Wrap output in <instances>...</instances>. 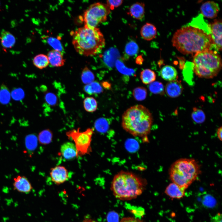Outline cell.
<instances>
[{"mask_svg":"<svg viewBox=\"0 0 222 222\" xmlns=\"http://www.w3.org/2000/svg\"><path fill=\"white\" fill-rule=\"evenodd\" d=\"M10 94L7 88L2 84L0 89V102L3 104L8 103L10 101Z\"/></svg>","mask_w":222,"mask_h":222,"instance_id":"cell-35","label":"cell"},{"mask_svg":"<svg viewBox=\"0 0 222 222\" xmlns=\"http://www.w3.org/2000/svg\"><path fill=\"white\" fill-rule=\"evenodd\" d=\"M143 61V59L141 56H139L137 58L136 62L137 64H142Z\"/></svg>","mask_w":222,"mask_h":222,"instance_id":"cell-45","label":"cell"},{"mask_svg":"<svg viewBox=\"0 0 222 222\" xmlns=\"http://www.w3.org/2000/svg\"><path fill=\"white\" fill-rule=\"evenodd\" d=\"M84 109L88 112H93L96 110L97 103L96 99L92 97L85 98L83 101Z\"/></svg>","mask_w":222,"mask_h":222,"instance_id":"cell-27","label":"cell"},{"mask_svg":"<svg viewBox=\"0 0 222 222\" xmlns=\"http://www.w3.org/2000/svg\"><path fill=\"white\" fill-rule=\"evenodd\" d=\"M222 214L218 212L212 216L211 219V222H222Z\"/></svg>","mask_w":222,"mask_h":222,"instance_id":"cell-43","label":"cell"},{"mask_svg":"<svg viewBox=\"0 0 222 222\" xmlns=\"http://www.w3.org/2000/svg\"><path fill=\"white\" fill-rule=\"evenodd\" d=\"M203 203L204 205L209 208L212 207L216 203L214 198L210 195L205 197Z\"/></svg>","mask_w":222,"mask_h":222,"instance_id":"cell-41","label":"cell"},{"mask_svg":"<svg viewBox=\"0 0 222 222\" xmlns=\"http://www.w3.org/2000/svg\"><path fill=\"white\" fill-rule=\"evenodd\" d=\"M141 35L145 40L150 41L155 38L157 34V29L153 24L147 23L141 28Z\"/></svg>","mask_w":222,"mask_h":222,"instance_id":"cell-18","label":"cell"},{"mask_svg":"<svg viewBox=\"0 0 222 222\" xmlns=\"http://www.w3.org/2000/svg\"><path fill=\"white\" fill-rule=\"evenodd\" d=\"M50 174L51 181L56 185L64 183L69 178L68 170L63 166H58L51 168Z\"/></svg>","mask_w":222,"mask_h":222,"instance_id":"cell-10","label":"cell"},{"mask_svg":"<svg viewBox=\"0 0 222 222\" xmlns=\"http://www.w3.org/2000/svg\"><path fill=\"white\" fill-rule=\"evenodd\" d=\"M123 1L121 0H107L106 4L110 10H112L120 6L122 4Z\"/></svg>","mask_w":222,"mask_h":222,"instance_id":"cell-40","label":"cell"},{"mask_svg":"<svg viewBox=\"0 0 222 222\" xmlns=\"http://www.w3.org/2000/svg\"><path fill=\"white\" fill-rule=\"evenodd\" d=\"M93 133L92 128H88L80 132V128L70 130L66 133L67 136L73 141L77 150V156L89 154L92 151L91 144Z\"/></svg>","mask_w":222,"mask_h":222,"instance_id":"cell-7","label":"cell"},{"mask_svg":"<svg viewBox=\"0 0 222 222\" xmlns=\"http://www.w3.org/2000/svg\"><path fill=\"white\" fill-rule=\"evenodd\" d=\"M120 57L118 50L114 47H111L106 51L103 56L104 63L108 67L112 68L115 65L116 61Z\"/></svg>","mask_w":222,"mask_h":222,"instance_id":"cell-15","label":"cell"},{"mask_svg":"<svg viewBox=\"0 0 222 222\" xmlns=\"http://www.w3.org/2000/svg\"><path fill=\"white\" fill-rule=\"evenodd\" d=\"M222 126L218 128L217 130V134L218 138L221 141L222 140Z\"/></svg>","mask_w":222,"mask_h":222,"instance_id":"cell-44","label":"cell"},{"mask_svg":"<svg viewBox=\"0 0 222 222\" xmlns=\"http://www.w3.org/2000/svg\"><path fill=\"white\" fill-rule=\"evenodd\" d=\"M49 64L54 67L63 66L65 62L63 55L60 51L54 49L49 51L47 55Z\"/></svg>","mask_w":222,"mask_h":222,"instance_id":"cell-16","label":"cell"},{"mask_svg":"<svg viewBox=\"0 0 222 222\" xmlns=\"http://www.w3.org/2000/svg\"><path fill=\"white\" fill-rule=\"evenodd\" d=\"M172 42L173 46L184 54L209 50L212 45L210 35L190 25L177 30L173 36Z\"/></svg>","mask_w":222,"mask_h":222,"instance_id":"cell-1","label":"cell"},{"mask_svg":"<svg viewBox=\"0 0 222 222\" xmlns=\"http://www.w3.org/2000/svg\"><path fill=\"white\" fill-rule=\"evenodd\" d=\"M47 42L51 45L54 50L61 52L63 47L60 42L59 40L52 37H50L47 39Z\"/></svg>","mask_w":222,"mask_h":222,"instance_id":"cell-37","label":"cell"},{"mask_svg":"<svg viewBox=\"0 0 222 222\" xmlns=\"http://www.w3.org/2000/svg\"><path fill=\"white\" fill-rule=\"evenodd\" d=\"M34 66L39 69L47 67L49 63L47 56L43 54H39L36 56L33 60Z\"/></svg>","mask_w":222,"mask_h":222,"instance_id":"cell-22","label":"cell"},{"mask_svg":"<svg viewBox=\"0 0 222 222\" xmlns=\"http://www.w3.org/2000/svg\"><path fill=\"white\" fill-rule=\"evenodd\" d=\"M177 72L173 67L166 65L163 66L160 71L161 77L165 80L171 81L177 80Z\"/></svg>","mask_w":222,"mask_h":222,"instance_id":"cell-20","label":"cell"},{"mask_svg":"<svg viewBox=\"0 0 222 222\" xmlns=\"http://www.w3.org/2000/svg\"><path fill=\"white\" fill-rule=\"evenodd\" d=\"M119 222H145L143 220L132 217L123 218Z\"/></svg>","mask_w":222,"mask_h":222,"instance_id":"cell-42","label":"cell"},{"mask_svg":"<svg viewBox=\"0 0 222 222\" xmlns=\"http://www.w3.org/2000/svg\"><path fill=\"white\" fill-rule=\"evenodd\" d=\"M84 89L86 93L90 95L100 93L103 91L101 85L96 81H93L86 84L84 87Z\"/></svg>","mask_w":222,"mask_h":222,"instance_id":"cell-26","label":"cell"},{"mask_svg":"<svg viewBox=\"0 0 222 222\" xmlns=\"http://www.w3.org/2000/svg\"><path fill=\"white\" fill-rule=\"evenodd\" d=\"M133 94L134 98L137 101H142L146 99L147 95L146 89L143 87H138L133 90Z\"/></svg>","mask_w":222,"mask_h":222,"instance_id":"cell-34","label":"cell"},{"mask_svg":"<svg viewBox=\"0 0 222 222\" xmlns=\"http://www.w3.org/2000/svg\"><path fill=\"white\" fill-rule=\"evenodd\" d=\"M1 44L5 48L12 47L15 43V38L14 36L10 32L3 31L1 33L0 36Z\"/></svg>","mask_w":222,"mask_h":222,"instance_id":"cell-21","label":"cell"},{"mask_svg":"<svg viewBox=\"0 0 222 222\" xmlns=\"http://www.w3.org/2000/svg\"><path fill=\"white\" fill-rule=\"evenodd\" d=\"M81 77L82 81L86 85L94 81L95 79L93 73L87 67L82 71Z\"/></svg>","mask_w":222,"mask_h":222,"instance_id":"cell-30","label":"cell"},{"mask_svg":"<svg viewBox=\"0 0 222 222\" xmlns=\"http://www.w3.org/2000/svg\"><path fill=\"white\" fill-rule=\"evenodd\" d=\"M72 44L76 52L85 56H92L101 51L105 39L99 28L84 25L71 32Z\"/></svg>","mask_w":222,"mask_h":222,"instance_id":"cell-3","label":"cell"},{"mask_svg":"<svg viewBox=\"0 0 222 222\" xmlns=\"http://www.w3.org/2000/svg\"><path fill=\"white\" fill-rule=\"evenodd\" d=\"M52 133L48 129L41 131L39 134L38 140L41 144L46 145L50 143L52 138Z\"/></svg>","mask_w":222,"mask_h":222,"instance_id":"cell-25","label":"cell"},{"mask_svg":"<svg viewBox=\"0 0 222 222\" xmlns=\"http://www.w3.org/2000/svg\"><path fill=\"white\" fill-rule=\"evenodd\" d=\"M200 10L202 15L208 18H213L217 16L219 7L217 3L208 1L202 4Z\"/></svg>","mask_w":222,"mask_h":222,"instance_id":"cell-12","label":"cell"},{"mask_svg":"<svg viewBox=\"0 0 222 222\" xmlns=\"http://www.w3.org/2000/svg\"><path fill=\"white\" fill-rule=\"evenodd\" d=\"M115 65L117 70L121 74L131 76L135 73V71L133 69L126 67L123 62L119 60H117Z\"/></svg>","mask_w":222,"mask_h":222,"instance_id":"cell-32","label":"cell"},{"mask_svg":"<svg viewBox=\"0 0 222 222\" xmlns=\"http://www.w3.org/2000/svg\"><path fill=\"white\" fill-rule=\"evenodd\" d=\"M149 89L154 94L161 95L164 94L163 85L159 81H154L150 83L149 86Z\"/></svg>","mask_w":222,"mask_h":222,"instance_id":"cell-33","label":"cell"},{"mask_svg":"<svg viewBox=\"0 0 222 222\" xmlns=\"http://www.w3.org/2000/svg\"><path fill=\"white\" fill-rule=\"evenodd\" d=\"M145 13V4L142 2H137L132 5L130 7L128 14L137 19H142Z\"/></svg>","mask_w":222,"mask_h":222,"instance_id":"cell-19","label":"cell"},{"mask_svg":"<svg viewBox=\"0 0 222 222\" xmlns=\"http://www.w3.org/2000/svg\"><path fill=\"white\" fill-rule=\"evenodd\" d=\"M191 117L195 123L201 124L205 120L206 117L204 111L201 109L194 107L193 108V111L191 114Z\"/></svg>","mask_w":222,"mask_h":222,"instance_id":"cell-29","label":"cell"},{"mask_svg":"<svg viewBox=\"0 0 222 222\" xmlns=\"http://www.w3.org/2000/svg\"><path fill=\"white\" fill-rule=\"evenodd\" d=\"M209 26L211 30V47H213L218 51H221L222 50V21L220 19H215Z\"/></svg>","mask_w":222,"mask_h":222,"instance_id":"cell-9","label":"cell"},{"mask_svg":"<svg viewBox=\"0 0 222 222\" xmlns=\"http://www.w3.org/2000/svg\"><path fill=\"white\" fill-rule=\"evenodd\" d=\"M152 122L151 113L142 105L130 107L124 112L122 116L121 125L124 130L133 136L147 139Z\"/></svg>","mask_w":222,"mask_h":222,"instance_id":"cell-2","label":"cell"},{"mask_svg":"<svg viewBox=\"0 0 222 222\" xmlns=\"http://www.w3.org/2000/svg\"><path fill=\"white\" fill-rule=\"evenodd\" d=\"M146 184L145 180L136 174L122 171L114 176L111 188L116 198L121 200H129L141 195Z\"/></svg>","mask_w":222,"mask_h":222,"instance_id":"cell-4","label":"cell"},{"mask_svg":"<svg viewBox=\"0 0 222 222\" xmlns=\"http://www.w3.org/2000/svg\"><path fill=\"white\" fill-rule=\"evenodd\" d=\"M94 126L98 131L104 132L108 129V123L106 119L103 118L97 119L95 122Z\"/></svg>","mask_w":222,"mask_h":222,"instance_id":"cell-36","label":"cell"},{"mask_svg":"<svg viewBox=\"0 0 222 222\" xmlns=\"http://www.w3.org/2000/svg\"><path fill=\"white\" fill-rule=\"evenodd\" d=\"M186 190L185 188L172 183L166 187L165 193L171 198L180 199L184 196Z\"/></svg>","mask_w":222,"mask_h":222,"instance_id":"cell-13","label":"cell"},{"mask_svg":"<svg viewBox=\"0 0 222 222\" xmlns=\"http://www.w3.org/2000/svg\"><path fill=\"white\" fill-rule=\"evenodd\" d=\"M170 172L177 184L187 187L197 178L200 173L199 166L192 158H181L171 166Z\"/></svg>","mask_w":222,"mask_h":222,"instance_id":"cell-6","label":"cell"},{"mask_svg":"<svg viewBox=\"0 0 222 222\" xmlns=\"http://www.w3.org/2000/svg\"><path fill=\"white\" fill-rule=\"evenodd\" d=\"M14 189L19 192L28 194L33 187L27 178L24 176L18 175L14 179Z\"/></svg>","mask_w":222,"mask_h":222,"instance_id":"cell-11","label":"cell"},{"mask_svg":"<svg viewBox=\"0 0 222 222\" xmlns=\"http://www.w3.org/2000/svg\"><path fill=\"white\" fill-rule=\"evenodd\" d=\"M156 78L155 72L149 69L143 70L140 73V78L142 82L145 84H150L154 82Z\"/></svg>","mask_w":222,"mask_h":222,"instance_id":"cell-23","label":"cell"},{"mask_svg":"<svg viewBox=\"0 0 222 222\" xmlns=\"http://www.w3.org/2000/svg\"><path fill=\"white\" fill-rule=\"evenodd\" d=\"M81 222H98L90 218H86L84 219Z\"/></svg>","mask_w":222,"mask_h":222,"instance_id":"cell-46","label":"cell"},{"mask_svg":"<svg viewBox=\"0 0 222 222\" xmlns=\"http://www.w3.org/2000/svg\"><path fill=\"white\" fill-rule=\"evenodd\" d=\"M183 86L180 82L176 80L169 81L166 84L165 92L167 95L172 98L179 96L182 93Z\"/></svg>","mask_w":222,"mask_h":222,"instance_id":"cell-14","label":"cell"},{"mask_svg":"<svg viewBox=\"0 0 222 222\" xmlns=\"http://www.w3.org/2000/svg\"><path fill=\"white\" fill-rule=\"evenodd\" d=\"M138 46L134 41H130L126 45L125 51L128 56H132L136 55L138 51Z\"/></svg>","mask_w":222,"mask_h":222,"instance_id":"cell-31","label":"cell"},{"mask_svg":"<svg viewBox=\"0 0 222 222\" xmlns=\"http://www.w3.org/2000/svg\"><path fill=\"white\" fill-rule=\"evenodd\" d=\"M60 152L63 157L67 160L72 159L77 157L75 146L71 142H67L63 144L60 147Z\"/></svg>","mask_w":222,"mask_h":222,"instance_id":"cell-17","label":"cell"},{"mask_svg":"<svg viewBox=\"0 0 222 222\" xmlns=\"http://www.w3.org/2000/svg\"><path fill=\"white\" fill-rule=\"evenodd\" d=\"M24 93L23 90L21 88H16L14 90L11 92V96L15 100H20L24 97Z\"/></svg>","mask_w":222,"mask_h":222,"instance_id":"cell-39","label":"cell"},{"mask_svg":"<svg viewBox=\"0 0 222 222\" xmlns=\"http://www.w3.org/2000/svg\"><path fill=\"white\" fill-rule=\"evenodd\" d=\"M38 140L37 137L34 134L27 135L25 138V145L27 149L30 151L35 150L37 146Z\"/></svg>","mask_w":222,"mask_h":222,"instance_id":"cell-28","label":"cell"},{"mask_svg":"<svg viewBox=\"0 0 222 222\" xmlns=\"http://www.w3.org/2000/svg\"><path fill=\"white\" fill-rule=\"evenodd\" d=\"M45 100L47 103L51 105H55L57 102V97L55 94L51 92L46 94Z\"/></svg>","mask_w":222,"mask_h":222,"instance_id":"cell-38","label":"cell"},{"mask_svg":"<svg viewBox=\"0 0 222 222\" xmlns=\"http://www.w3.org/2000/svg\"><path fill=\"white\" fill-rule=\"evenodd\" d=\"M102 84L105 88H109L110 86V84L108 82H103Z\"/></svg>","mask_w":222,"mask_h":222,"instance_id":"cell-47","label":"cell"},{"mask_svg":"<svg viewBox=\"0 0 222 222\" xmlns=\"http://www.w3.org/2000/svg\"><path fill=\"white\" fill-rule=\"evenodd\" d=\"M193 64L195 74L199 77L207 79L216 76L222 67L220 55L210 49L195 53Z\"/></svg>","mask_w":222,"mask_h":222,"instance_id":"cell-5","label":"cell"},{"mask_svg":"<svg viewBox=\"0 0 222 222\" xmlns=\"http://www.w3.org/2000/svg\"><path fill=\"white\" fill-rule=\"evenodd\" d=\"M110 10L106 4L97 2L91 4L84 12V25L90 27H97L100 23L106 20Z\"/></svg>","mask_w":222,"mask_h":222,"instance_id":"cell-8","label":"cell"},{"mask_svg":"<svg viewBox=\"0 0 222 222\" xmlns=\"http://www.w3.org/2000/svg\"><path fill=\"white\" fill-rule=\"evenodd\" d=\"M184 67L183 72L184 79L188 84L192 85L193 82V64L187 63Z\"/></svg>","mask_w":222,"mask_h":222,"instance_id":"cell-24","label":"cell"}]
</instances>
